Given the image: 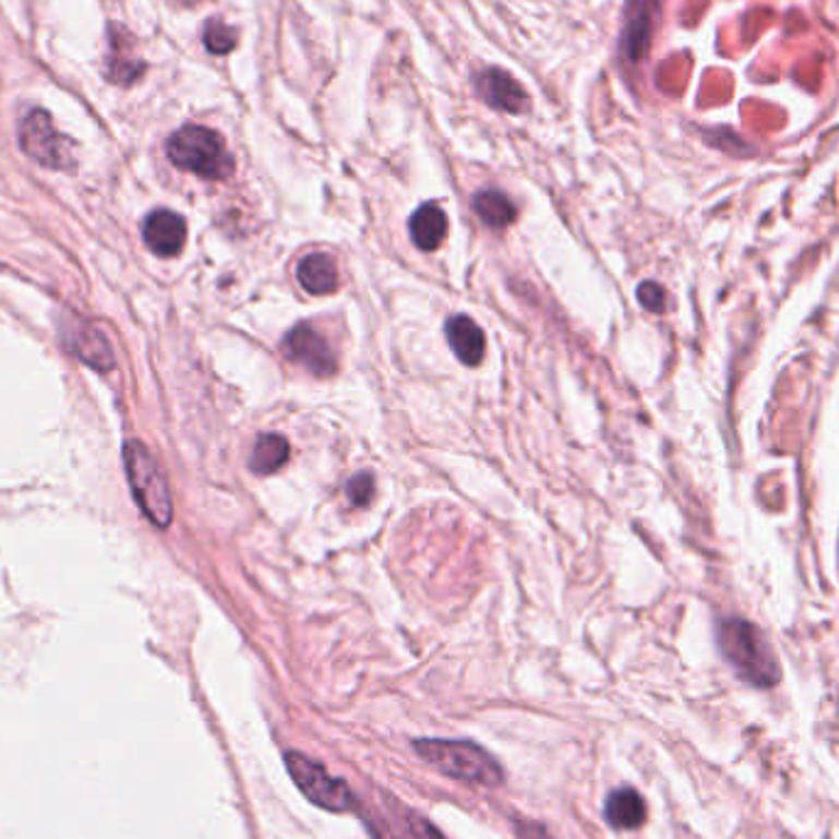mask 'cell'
I'll return each instance as SVG.
<instances>
[{
	"label": "cell",
	"mask_w": 839,
	"mask_h": 839,
	"mask_svg": "<svg viewBox=\"0 0 839 839\" xmlns=\"http://www.w3.org/2000/svg\"><path fill=\"white\" fill-rule=\"evenodd\" d=\"M717 644L739 675L756 687H774L781 670L762 631L744 619H722L717 626Z\"/></svg>",
	"instance_id": "cell-1"
},
{
	"label": "cell",
	"mask_w": 839,
	"mask_h": 839,
	"mask_svg": "<svg viewBox=\"0 0 839 839\" xmlns=\"http://www.w3.org/2000/svg\"><path fill=\"white\" fill-rule=\"evenodd\" d=\"M167 157L175 167L204 180H226L233 175V157L224 137L204 125H184L167 141Z\"/></svg>",
	"instance_id": "cell-2"
},
{
	"label": "cell",
	"mask_w": 839,
	"mask_h": 839,
	"mask_svg": "<svg viewBox=\"0 0 839 839\" xmlns=\"http://www.w3.org/2000/svg\"><path fill=\"white\" fill-rule=\"evenodd\" d=\"M416 752L432 764L440 774L457 781L499 786L503 781L501 766L489 752L469 742H447V739H420Z\"/></svg>",
	"instance_id": "cell-3"
},
{
	"label": "cell",
	"mask_w": 839,
	"mask_h": 839,
	"mask_svg": "<svg viewBox=\"0 0 839 839\" xmlns=\"http://www.w3.org/2000/svg\"><path fill=\"white\" fill-rule=\"evenodd\" d=\"M125 459V474L131 491L135 496V503L147 516V520L155 523L157 528H167L172 520V496L167 479L160 469V464L145 447L143 442L131 440L123 450Z\"/></svg>",
	"instance_id": "cell-4"
},
{
	"label": "cell",
	"mask_w": 839,
	"mask_h": 839,
	"mask_svg": "<svg viewBox=\"0 0 839 839\" xmlns=\"http://www.w3.org/2000/svg\"><path fill=\"white\" fill-rule=\"evenodd\" d=\"M285 764H288L292 781L308 795L310 803L332 813H347L357 805V798H353L351 788L339 781V778H334L324 766L314 764L312 758L290 752L285 754Z\"/></svg>",
	"instance_id": "cell-5"
},
{
	"label": "cell",
	"mask_w": 839,
	"mask_h": 839,
	"mask_svg": "<svg viewBox=\"0 0 839 839\" xmlns=\"http://www.w3.org/2000/svg\"><path fill=\"white\" fill-rule=\"evenodd\" d=\"M72 141L57 131L52 118L43 108L29 111L20 123V147L37 165L49 170H69L74 165Z\"/></svg>",
	"instance_id": "cell-6"
},
{
	"label": "cell",
	"mask_w": 839,
	"mask_h": 839,
	"mask_svg": "<svg viewBox=\"0 0 839 839\" xmlns=\"http://www.w3.org/2000/svg\"><path fill=\"white\" fill-rule=\"evenodd\" d=\"M285 353L300 367L308 369L314 376H332L337 371V353L329 347V341L312 327V324H298L285 337Z\"/></svg>",
	"instance_id": "cell-7"
},
{
	"label": "cell",
	"mask_w": 839,
	"mask_h": 839,
	"mask_svg": "<svg viewBox=\"0 0 839 839\" xmlns=\"http://www.w3.org/2000/svg\"><path fill=\"white\" fill-rule=\"evenodd\" d=\"M474 84H477V92L483 101H487L491 108H499V111L518 116V113H526L530 108V98L526 94V88H523L508 72H503V69H496V67L483 69V72H479L477 79H474Z\"/></svg>",
	"instance_id": "cell-8"
},
{
	"label": "cell",
	"mask_w": 839,
	"mask_h": 839,
	"mask_svg": "<svg viewBox=\"0 0 839 839\" xmlns=\"http://www.w3.org/2000/svg\"><path fill=\"white\" fill-rule=\"evenodd\" d=\"M145 72V62L135 52V39L123 25H108V55H106V76L108 82L128 86L141 79Z\"/></svg>",
	"instance_id": "cell-9"
},
{
	"label": "cell",
	"mask_w": 839,
	"mask_h": 839,
	"mask_svg": "<svg viewBox=\"0 0 839 839\" xmlns=\"http://www.w3.org/2000/svg\"><path fill=\"white\" fill-rule=\"evenodd\" d=\"M143 239L147 249L160 255V259H172V255L184 249L187 224L180 214L170 209H157L145 219Z\"/></svg>",
	"instance_id": "cell-10"
},
{
	"label": "cell",
	"mask_w": 839,
	"mask_h": 839,
	"mask_svg": "<svg viewBox=\"0 0 839 839\" xmlns=\"http://www.w3.org/2000/svg\"><path fill=\"white\" fill-rule=\"evenodd\" d=\"M64 339L79 359L86 361L88 367L96 369H111L113 363V353L111 347H108L106 339L101 337V332H96L94 327H88L84 322H69V327L64 329Z\"/></svg>",
	"instance_id": "cell-11"
},
{
	"label": "cell",
	"mask_w": 839,
	"mask_h": 839,
	"mask_svg": "<svg viewBox=\"0 0 839 839\" xmlns=\"http://www.w3.org/2000/svg\"><path fill=\"white\" fill-rule=\"evenodd\" d=\"M658 0H631L626 10L624 27V49L631 62H638L648 49L650 29H654Z\"/></svg>",
	"instance_id": "cell-12"
},
{
	"label": "cell",
	"mask_w": 839,
	"mask_h": 839,
	"mask_svg": "<svg viewBox=\"0 0 839 839\" xmlns=\"http://www.w3.org/2000/svg\"><path fill=\"white\" fill-rule=\"evenodd\" d=\"M447 341L452 351L457 353V359L467 367H479L487 351V341H483V332L479 329L477 322H471L464 314H454L447 322Z\"/></svg>",
	"instance_id": "cell-13"
},
{
	"label": "cell",
	"mask_w": 839,
	"mask_h": 839,
	"mask_svg": "<svg viewBox=\"0 0 839 839\" xmlns=\"http://www.w3.org/2000/svg\"><path fill=\"white\" fill-rule=\"evenodd\" d=\"M447 236V216L442 206L428 202L410 216V239L420 251H434Z\"/></svg>",
	"instance_id": "cell-14"
},
{
	"label": "cell",
	"mask_w": 839,
	"mask_h": 839,
	"mask_svg": "<svg viewBox=\"0 0 839 839\" xmlns=\"http://www.w3.org/2000/svg\"><path fill=\"white\" fill-rule=\"evenodd\" d=\"M298 280L310 295H332L339 288L337 263L324 253L304 255L298 265Z\"/></svg>",
	"instance_id": "cell-15"
},
{
	"label": "cell",
	"mask_w": 839,
	"mask_h": 839,
	"mask_svg": "<svg viewBox=\"0 0 839 839\" xmlns=\"http://www.w3.org/2000/svg\"><path fill=\"white\" fill-rule=\"evenodd\" d=\"M604 815L611 827L616 830H636L646 823V803L631 788H619V791L607 798Z\"/></svg>",
	"instance_id": "cell-16"
},
{
	"label": "cell",
	"mask_w": 839,
	"mask_h": 839,
	"mask_svg": "<svg viewBox=\"0 0 839 839\" xmlns=\"http://www.w3.org/2000/svg\"><path fill=\"white\" fill-rule=\"evenodd\" d=\"M474 212L489 229H506L516 221V204L499 190H483L474 196Z\"/></svg>",
	"instance_id": "cell-17"
},
{
	"label": "cell",
	"mask_w": 839,
	"mask_h": 839,
	"mask_svg": "<svg viewBox=\"0 0 839 839\" xmlns=\"http://www.w3.org/2000/svg\"><path fill=\"white\" fill-rule=\"evenodd\" d=\"M290 457V444L280 434H263L255 442V447L251 452V471L253 474H273L278 471L285 462Z\"/></svg>",
	"instance_id": "cell-18"
},
{
	"label": "cell",
	"mask_w": 839,
	"mask_h": 839,
	"mask_svg": "<svg viewBox=\"0 0 839 839\" xmlns=\"http://www.w3.org/2000/svg\"><path fill=\"white\" fill-rule=\"evenodd\" d=\"M239 43V33L231 25H226L224 20H209L204 27V45L212 55H226Z\"/></svg>",
	"instance_id": "cell-19"
},
{
	"label": "cell",
	"mask_w": 839,
	"mask_h": 839,
	"mask_svg": "<svg viewBox=\"0 0 839 839\" xmlns=\"http://www.w3.org/2000/svg\"><path fill=\"white\" fill-rule=\"evenodd\" d=\"M347 493H349L353 506H367V503L373 499V477L369 471L357 474V477L349 481Z\"/></svg>",
	"instance_id": "cell-20"
},
{
	"label": "cell",
	"mask_w": 839,
	"mask_h": 839,
	"mask_svg": "<svg viewBox=\"0 0 839 839\" xmlns=\"http://www.w3.org/2000/svg\"><path fill=\"white\" fill-rule=\"evenodd\" d=\"M638 300L644 302V308L650 312H663L666 310V290L658 283H644L638 288Z\"/></svg>",
	"instance_id": "cell-21"
},
{
	"label": "cell",
	"mask_w": 839,
	"mask_h": 839,
	"mask_svg": "<svg viewBox=\"0 0 839 839\" xmlns=\"http://www.w3.org/2000/svg\"><path fill=\"white\" fill-rule=\"evenodd\" d=\"M516 832L520 835V839H552L542 827L538 825H528V823H518L516 825Z\"/></svg>",
	"instance_id": "cell-22"
},
{
	"label": "cell",
	"mask_w": 839,
	"mask_h": 839,
	"mask_svg": "<svg viewBox=\"0 0 839 839\" xmlns=\"http://www.w3.org/2000/svg\"><path fill=\"white\" fill-rule=\"evenodd\" d=\"M412 827H416V832H418L420 839H444L438 830H434L430 823H424V820H418Z\"/></svg>",
	"instance_id": "cell-23"
}]
</instances>
